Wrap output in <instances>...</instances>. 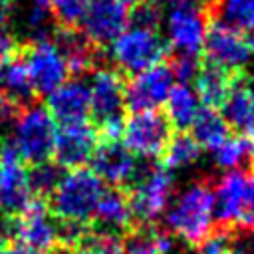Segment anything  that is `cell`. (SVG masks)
Returning a JSON list of instances; mask_svg holds the SVG:
<instances>
[{
	"label": "cell",
	"mask_w": 254,
	"mask_h": 254,
	"mask_svg": "<svg viewBox=\"0 0 254 254\" xmlns=\"http://www.w3.org/2000/svg\"><path fill=\"white\" fill-rule=\"evenodd\" d=\"M167 232L181 238L185 244H198L212 232L214 224V194L206 181L187 185L165 210Z\"/></svg>",
	"instance_id": "1"
},
{
	"label": "cell",
	"mask_w": 254,
	"mask_h": 254,
	"mask_svg": "<svg viewBox=\"0 0 254 254\" xmlns=\"http://www.w3.org/2000/svg\"><path fill=\"white\" fill-rule=\"evenodd\" d=\"M103 181L85 167L71 169L62 175L52 194L44 200L50 214L62 222L87 224L103 194Z\"/></svg>",
	"instance_id": "2"
},
{
	"label": "cell",
	"mask_w": 254,
	"mask_h": 254,
	"mask_svg": "<svg viewBox=\"0 0 254 254\" xmlns=\"http://www.w3.org/2000/svg\"><path fill=\"white\" fill-rule=\"evenodd\" d=\"M89 113L99 139H119L125 111V81L117 69L93 67L87 81Z\"/></svg>",
	"instance_id": "3"
},
{
	"label": "cell",
	"mask_w": 254,
	"mask_h": 254,
	"mask_svg": "<svg viewBox=\"0 0 254 254\" xmlns=\"http://www.w3.org/2000/svg\"><path fill=\"white\" fill-rule=\"evenodd\" d=\"M56 133V121L50 111L42 105L32 103L24 107L14 119L12 145L26 167L38 165L44 161H52Z\"/></svg>",
	"instance_id": "4"
},
{
	"label": "cell",
	"mask_w": 254,
	"mask_h": 254,
	"mask_svg": "<svg viewBox=\"0 0 254 254\" xmlns=\"http://www.w3.org/2000/svg\"><path fill=\"white\" fill-rule=\"evenodd\" d=\"M167 44L175 54L198 56L208 28V0H167Z\"/></svg>",
	"instance_id": "5"
},
{
	"label": "cell",
	"mask_w": 254,
	"mask_h": 254,
	"mask_svg": "<svg viewBox=\"0 0 254 254\" xmlns=\"http://www.w3.org/2000/svg\"><path fill=\"white\" fill-rule=\"evenodd\" d=\"M111 60L119 73H137L161 60L167 54V42L159 30H149L141 26H127L111 44Z\"/></svg>",
	"instance_id": "6"
},
{
	"label": "cell",
	"mask_w": 254,
	"mask_h": 254,
	"mask_svg": "<svg viewBox=\"0 0 254 254\" xmlns=\"http://www.w3.org/2000/svg\"><path fill=\"white\" fill-rule=\"evenodd\" d=\"M133 189L129 196L133 220L141 224H153L161 218L173 198L175 179L169 169L163 165H153L143 173H137L133 179Z\"/></svg>",
	"instance_id": "7"
},
{
	"label": "cell",
	"mask_w": 254,
	"mask_h": 254,
	"mask_svg": "<svg viewBox=\"0 0 254 254\" xmlns=\"http://www.w3.org/2000/svg\"><path fill=\"white\" fill-rule=\"evenodd\" d=\"M22 58L38 97L48 95L65 79H69L65 58L50 36L38 40H22Z\"/></svg>",
	"instance_id": "8"
},
{
	"label": "cell",
	"mask_w": 254,
	"mask_h": 254,
	"mask_svg": "<svg viewBox=\"0 0 254 254\" xmlns=\"http://www.w3.org/2000/svg\"><path fill=\"white\" fill-rule=\"evenodd\" d=\"M165 113L153 111H133L127 119H123L121 135L123 145L135 155L143 159H155L167 147L173 131Z\"/></svg>",
	"instance_id": "9"
},
{
	"label": "cell",
	"mask_w": 254,
	"mask_h": 254,
	"mask_svg": "<svg viewBox=\"0 0 254 254\" xmlns=\"http://www.w3.org/2000/svg\"><path fill=\"white\" fill-rule=\"evenodd\" d=\"M200 52L204 54L206 64H212L228 73H240L252 58L242 32L220 20L208 24Z\"/></svg>",
	"instance_id": "10"
},
{
	"label": "cell",
	"mask_w": 254,
	"mask_h": 254,
	"mask_svg": "<svg viewBox=\"0 0 254 254\" xmlns=\"http://www.w3.org/2000/svg\"><path fill=\"white\" fill-rule=\"evenodd\" d=\"M34 200L28 187L26 165L20 161L12 139L0 141V208L4 216L20 214Z\"/></svg>",
	"instance_id": "11"
},
{
	"label": "cell",
	"mask_w": 254,
	"mask_h": 254,
	"mask_svg": "<svg viewBox=\"0 0 254 254\" xmlns=\"http://www.w3.org/2000/svg\"><path fill=\"white\" fill-rule=\"evenodd\" d=\"M129 6L119 0H89L79 22L81 34L95 46H109L129 26Z\"/></svg>",
	"instance_id": "12"
},
{
	"label": "cell",
	"mask_w": 254,
	"mask_h": 254,
	"mask_svg": "<svg viewBox=\"0 0 254 254\" xmlns=\"http://www.w3.org/2000/svg\"><path fill=\"white\" fill-rule=\"evenodd\" d=\"M173 83L175 77L171 67L165 64H155L143 71H137L125 83V107L131 111L159 109L165 103Z\"/></svg>",
	"instance_id": "13"
},
{
	"label": "cell",
	"mask_w": 254,
	"mask_h": 254,
	"mask_svg": "<svg viewBox=\"0 0 254 254\" xmlns=\"http://www.w3.org/2000/svg\"><path fill=\"white\" fill-rule=\"evenodd\" d=\"M99 143V133L87 121L67 123L56 133L54 143V163L62 169H79L89 163L95 147Z\"/></svg>",
	"instance_id": "14"
},
{
	"label": "cell",
	"mask_w": 254,
	"mask_h": 254,
	"mask_svg": "<svg viewBox=\"0 0 254 254\" xmlns=\"http://www.w3.org/2000/svg\"><path fill=\"white\" fill-rule=\"evenodd\" d=\"M89 165L103 183H109L117 189L133 183L139 173L135 155L119 139H99Z\"/></svg>",
	"instance_id": "15"
},
{
	"label": "cell",
	"mask_w": 254,
	"mask_h": 254,
	"mask_svg": "<svg viewBox=\"0 0 254 254\" xmlns=\"http://www.w3.org/2000/svg\"><path fill=\"white\" fill-rule=\"evenodd\" d=\"M252 181H254V175L250 171H244V169L224 171L216 179V183L212 187L214 220H218L220 224H234L236 222Z\"/></svg>",
	"instance_id": "16"
},
{
	"label": "cell",
	"mask_w": 254,
	"mask_h": 254,
	"mask_svg": "<svg viewBox=\"0 0 254 254\" xmlns=\"http://www.w3.org/2000/svg\"><path fill=\"white\" fill-rule=\"evenodd\" d=\"M46 109L62 125L85 121L89 115V87L79 77L65 79L54 91L48 93Z\"/></svg>",
	"instance_id": "17"
},
{
	"label": "cell",
	"mask_w": 254,
	"mask_h": 254,
	"mask_svg": "<svg viewBox=\"0 0 254 254\" xmlns=\"http://www.w3.org/2000/svg\"><path fill=\"white\" fill-rule=\"evenodd\" d=\"M52 42L58 46L62 56L65 58L69 75H79L91 71L97 62V50L81 32L75 28H58L52 36Z\"/></svg>",
	"instance_id": "18"
},
{
	"label": "cell",
	"mask_w": 254,
	"mask_h": 254,
	"mask_svg": "<svg viewBox=\"0 0 254 254\" xmlns=\"http://www.w3.org/2000/svg\"><path fill=\"white\" fill-rule=\"evenodd\" d=\"M0 95L10 99L20 109L36 103L38 99L28 75V67L22 58V46L18 54L0 62Z\"/></svg>",
	"instance_id": "19"
},
{
	"label": "cell",
	"mask_w": 254,
	"mask_h": 254,
	"mask_svg": "<svg viewBox=\"0 0 254 254\" xmlns=\"http://www.w3.org/2000/svg\"><path fill=\"white\" fill-rule=\"evenodd\" d=\"M93 218H95L99 230H107V232H115V234L129 230L131 224L135 222L131 204H129V196L117 187L103 190V194L95 206Z\"/></svg>",
	"instance_id": "20"
},
{
	"label": "cell",
	"mask_w": 254,
	"mask_h": 254,
	"mask_svg": "<svg viewBox=\"0 0 254 254\" xmlns=\"http://www.w3.org/2000/svg\"><path fill=\"white\" fill-rule=\"evenodd\" d=\"M234 77L236 73H228L212 64H200L198 73L194 77V91L198 95V101L204 103V107L218 109L224 103Z\"/></svg>",
	"instance_id": "21"
},
{
	"label": "cell",
	"mask_w": 254,
	"mask_h": 254,
	"mask_svg": "<svg viewBox=\"0 0 254 254\" xmlns=\"http://www.w3.org/2000/svg\"><path fill=\"white\" fill-rule=\"evenodd\" d=\"M165 117L169 119L171 127L177 129H189L190 123L194 121L198 109H200V101L198 95L194 91V87H190V83H173L167 99H165Z\"/></svg>",
	"instance_id": "22"
},
{
	"label": "cell",
	"mask_w": 254,
	"mask_h": 254,
	"mask_svg": "<svg viewBox=\"0 0 254 254\" xmlns=\"http://www.w3.org/2000/svg\"><path fill=\"white\" fill-rule=\"evenodd\" d=\"M190 137L208 151L220 145L230 133V125L226 123L224 115L214 107H200L194 121L190 123Z\"/></svg>",
	"instance_id": "23"
},
{
	"label": "cell",
	"mask_w": 254,
	"mask_h": 254,
	"mask_svg": "<svg viewBox=\"0 0 254 254\" xmlns=\"http://www.w3.org/2000/svg\"><path fill=\"white\" fill-rule=\"evenodd\" d=\"M210 157L214 167L222 171L242 169L246 163L254 159V141L244 135H234V137L228 135L220 145L210 149Z\"/></svg>",
	"instance_id": "24"
},
{
	"label": "cell",
	"mask_w": 254,
	"mask_h": 254,
	"mask_svg": "<svg viewBox=\"0 0 254 254\" xmlns=\"http://www.w3.org/2000/svg\"><path fill=\"white\" fill-rule=\"evenodd\" d=\"M200 145L190 137V133H177L171 135L167 147L163 149V167L173 171L189 169L200 159Z\"/></svg>",
	"instance_id": "25"
},
{
	"label": "cell",
	"mask_w": 254,
	"mask_h": 254,
	"mask_svg": "<svg viewBox=\"0 0 254 254\" xmlns=\"http://www.w3.org/2000/svg\"><path fill=\"white\" fill-rule=\"evenodd\" d=\"M71 252L73 254H125V242L115 232L85 228L81 236L71 244Z\"/></svg>",
	"instance_id": "26"
},
{
	"label": "cell",
	"mask_w": 254,
	"mask_h": 254,
	"mask_svg": "<svg viewBox=\"0 0 254 254\" xmlns=\"http://www.w3.org/2000/svg\"><path fill=\"white\" fill-rule=\"evenodd\" d=\"M173 250V240L167 230L147 228L129 236L125 242V254H169Z\"/></svg>",
	"instance_id": "27"
},
{
	"label": "cell",
	"mask_w": 254,
	"mask_h": 254,
	"mask_svg": "<svg viewBox=\"0 0 254 254\" xmlns=\"http://www.w3.org/2000/svg\"><path fill=\"white\" fill-rule=\"evenodd\" d=\"M218 20L240 30L254 32V0H214Z\"/></svg>",
	"instance_id": "28"
},
{
	"label": "cell",
	"mask_w": 254,
	"mask_h": 254,
	"mask_svg": "<svg viewBox=\"0 0 254 254\" xmlns=\"http://www.w3.org/2000/svg\"><path fill=\"white\" fill-rule=\"evenodd\" d=\"M26 175H28V187L32 190V196L46 200L56 189V185L60 183L64 169L52 161H44V163L26 167Z\"/></svg>",
	"instance_id": "29"
},
{
	"label": "cell",
	"mask_w": 254,
	"mask_h": 254,
	"mask_svg": "<svg viewBox=\"0 0 254 254\" xmlns=\"http://www.w3.org/2000/svg\"><path fill=\"white\" fill-rule=\"evenodd\" d=\"M89 0H50L52 16L60 28H77Z\"/></svg>",
	"instance_id": "30"
},
{
	"label": "cell",
	"mask_w": 254,
	"mask_h": 254,
	"mask_svg": "<svg viewBox=\"0 0 254 254\" xmlns=\"http://www.w3.org/2000/svg\"><path fill=\"white\" fill-rule=\"evenodd\" d=\"M129 24L149 30H159L163 24V12L155 2H139L135 4L133 12H129Z\"/></svg>",
	"instance_id": "31"
},
{
	"label": "cell",
	"mask_w": 254,
	"mask_h": 254,
	"mask_svg": "<svg viewBox=\"0 0 254 254\" xmlns=\"http://www.w3.org/2000/svg\"><path fill=\"white\" fill-rule=\"evenodd\" d=\"M169 67H171V73H173L175 81H179V83H190V81H194V77L198 73L200 62H198V56L175 54V58L171 60Z\"/></svg>",
	"instance_id": "32"
},
{
	"label": "cell",
	"mask_w": 254,
	"mask_h": 254,
	"mask_svg": "<svg viewBox=\"0 0 254 254\" xmlns=\"http://www.w3.org/2000/svg\"><path fill=\"white\" fill-rule=\"evenodd\" d=\"M194 254H232V236L226 230L210 232L196 244Z\"/></svg>",
	"instance_id": "33"
},
{
	"label": "cell",
	"mask_w": 254,
	"mask_h": 254,
	"mask_svg": "<svg viewBox=\"0 0 254 254\" xmlns=\"http://www.w3.org/2000/svg\"><path fill=\"white\" fill-rule=\"evenodd\" d=\"M20 46H22V40H16L4 28L0 30V62L6 60V58H12L14 54H18Z\"/></svg>",
	"instance_id": "34"
},
{
	"label": "cell",
	"mask_w": 254,
	"mask_h": 254,
	"mask_svg": "<svg viewBox=\"0 0 254 254\" xmlns=\"http://www.w3.org/2000/svg\"><path fill=\"white\" fill-rule=\"evenodd\" d=\"M0 254H42V252H36L32 248H28L26 244L14 240V238H6L4 244H2V250Z\"/></svg>",
	"instance_id": "35"
},
{
	"label": "cell",
	"mask_w": 254,
	"mask_h": 254,
	"mask_svg": "<svg viewBox=\"0 0 254 254\" xmlns=\"http://www.w3.org/2000/svg\"><path fill=\"white\" fill-rule=\"evenodd\" d=\"M10 18V2L8 0H0V30L6 26Z\"/></svg>",
	"instance_id": "36"
},
{
	"label": "cell",
	"mask_w": 254,
	"mask_h": 254,
	"mask_svg": "<svg viewBox=\"0 0 254 254\" xmlns=\"http://www.w3.org/2000/svg\"><path fill=\"white\" fill-rule=\"evenodd\" d=\"M246 44H248L250 56H254V32H250V34H248V38H246Z\"/></svg>",
	"instance_id": "37"
},
{
	"label": "cell",
	"mask_w": 254,
	"mask_h": 254,
	"mask_svg": "<svg viewBox=\"0 0 254 254\" xmlns=\"http://www.w3.org/2000/svg\"><path fill=\"white\" fill-rule=\"evenodd\" d=\"M119 2H123L125 6H135V4H139L141 0H119Z\"/></svg>",
	"instance_id": "38"
},
{
	"label": "cell",
	"mask_w": 254,
	"mask_h": 254,
	"mask_svg": "<svg viewBox=\"0 0 254 254\" xmlns=\"http://www.w3.org/2000/svg\"><path fill=\"white\" fill-rule=\"evenodd\" d=\"M2 244H4V236L0 234V250H2Z\"/></svg>",
	"instance_id": "39"
},
{
	"label": "cell",
	"mask_w": 254,
	"mask_h": 254,
	"mask_svg": "<svg viewBox=\"0 0 254 254\" xmlns=\"http://www.w3.org/2000/svg\"><path fill=\"white\" fill-rule=\"evenodd\" d=\"M151 2H155V4H157V2H167V0H151Z\"/></svg>",
	"instance_id": "40"
},
{
	"label": "cell",
	"mask_w": 254,
	"mask_h": 254,
	"mask_svg": "<svg viewBox=\"0 0 254 254\" xmlns=\"http://www.w3.org/2000/svg\"><path fill=\"white\" fill-rule=\"evenodd\" d=\"M8 2H14V0H8Z\"/></svg>",
	"instance_id": "41"
}]
</instances>
